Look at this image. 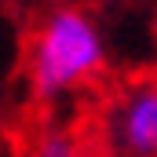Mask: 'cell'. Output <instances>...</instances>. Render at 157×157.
<instances>
[{
  "mask_svg": "<svg viewBox=\"0 0 157 157\" xmlns=\"http://www.w3.org/2000/svg\"><path fill=\"white\" fill-rule=\"evenodd\" d=\"M106 70V40L99 22L80 7H51L26 40V80L40 106H55Z\"/></svg>",
  "mask_w": 157,
  "mask_h": 157,
  "instance_id": "1",
  "label": "cell"
},
{
  "mask_svg": "<svg viewBox=\"0 0 157 157\" xmlns=\"http://www.w3.org/2000/svg\"><path fill=\"white\" fill-rule=\"evenodd\" d=\"M99 146L110 157H157V77H132L110 95Z\"/></svg>",
  "mask_w": 157,
  "mask_h": 157,
  "instance_id": "2",
  "label": "cell"
},
{
  "mask_svg": "<svg viewBox=\"0 0 157 157\" xmlns=\"http://www.w3.org/2000/svg\"><path fill=\"white\" fill-rule=\"evenodd\" d=\"M84 146H88V139L80 132L66 128V124H48L33 135L26 157H80Z\"/></svg>",
  "mask_w": 157,
  "mask_h": 157,
  "instance_id": "3",
  "label": "cell"
},
{
  "mask_svg": "<svg viewBox=\"0 0 157 157\" xmlns=\"http://www.w3.org/2000/svg\"><path fill=\"white\" fill-rule=\"evenodd\" d=\"M80 157H110V154H106L95 139H88V146H84V154H80Z\"/></svg>",
  "mask_w": 157,
  "mask_h": 157,
  "instance_id": "4",
  "label": "cell"
}]
</instances>
